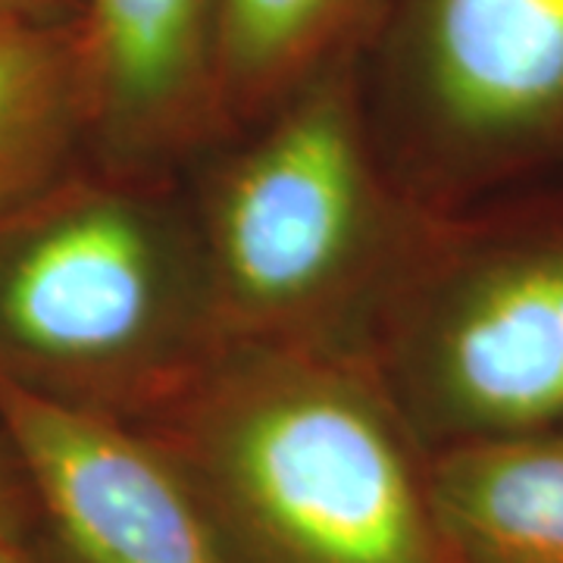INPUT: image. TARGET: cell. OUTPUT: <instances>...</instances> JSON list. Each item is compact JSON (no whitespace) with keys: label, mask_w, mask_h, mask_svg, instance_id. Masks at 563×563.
Instances as JSON below:
<instances>
[{"label":"cell","mask_w":563,"mask_h":563,"mask_svg":"<svg viewBox=\"0 0 563 563\" xmlns=\"http://www.w3.org/2000/svg\"><path fill=\"white\" fill-rule=\"evenodd\" d=\"M91 163L181 179L225 135L220 0H85Z\"/></svg>","instance_id":"cell-7"},{"label":"cell","mask_w":563,"mask_h":563,"mask_svg":"<svg viewBox=\"0 0 563 563\" xmlns=\"http://www.w3.org/2000/svg\"><path fill=\"white\" fill-rule=\"evenodd\" d=\"M85 0H0V16L44 25H76L81 20Z\"/></svg>","instance_id":"cell-12"},{"label":"cell","mask_w":563,"mask_h":563,"mask_svg":"<svg viewBox=\"0 0 563 563\" xmlns=\"http://www.w3.org/2000/svg\"><path fill=\"white\" fill-rule=\"evenodd\" d=\"M139 429L232 563H454L426 448L361 357L229 342Z\"/></svg>","instance_id":"cell-1"},{"label":"cell","mask_w":563,"mask_h":563,"mask_svg":"<svg viewBox=\"0 0 563 563\" xmlns=\"http://www.w3.org/2000/svg\"><path fill=\"white\" fill-rule=\"evenodd\" d=\"M426 492L454 563H563V422L426 451Z\"/></svg>","instance_id":"cell-8"},{"label":"cell","mask_w":563,"mask_h":563,"mask_svg":"<svg viewBox=\"0 0 563 563\" xmlns=\"http://www.w3.org/2000/svg\"><path fill=\"white\" fill-rule=\"evenodd\" d=\"M181 181L225 342L361 357L422 222L379 157L361 60L217 141Z\"/></svg>","instance_id":"cell-3"},{"label":"cell","mask_w":563,"mask_h":563,"mask_svg":"<svg viewBox=\"0 0 563 563\" xmlns=\"http://www.w3.org/2000/svg\"><path fill=\"white\" fill-rule=\"evenodd\" d=\"M0 563H29V551H25V544L3 542V539H0Z\"/></svg>","instance_id":"cell-13"},{"label":"cell","mask_w":563,"mask_h":563,"mask_svg":"<svg viewBox=\"0 0 563 563\" xmlns=\"http://www.w3.org/2000/svg\"><path fill=\"white\" fill-rule=\"evenodd\" d=\"M361 361L426 451L563 422V191L422 213Z\"/></svg>","instance_id":"cell-4"},{"label":"cell","mask_w":563,"mask_h":563,"mask_svg":"<svg viewBox=\"0 0 563 563\" xmlns=\"http://www.w3.org/2000/svg\"><path fill=\"white\" fill-rule=\"evenodd\" d=\"M29 514H32V498L22 479V470L10 442L0 429V539L3 542L25 544V526H29Z\"/></svg>","instance_id":"cell-11"},{"label":"cell","mask_w":563,"mask_h":563,"mask_svg":"<svg viewBox=\"0 0 563 563\" xmlns=\"http://www.w3.org/2000/svg\"><path fill=\"white\" fill-rule=\"evenodd\" d=\"M225 344L181 179L88 161L0 220V376L141 426Z\"/></svg>","instance_id":"cell-2"},{"label":"cell","mask_w":563,"mask_h":563,"mask_svg":"<svg viewBox=\"0 0 563 563\" xmlns=\"http://www.w3.org/2000/svg\"><path fill=\"white\" fill-rule=\"evenodd\" d=\"M88 161L79 29L0 16V220Z\"/></svg>","instance_id":"cell-9"},{"label":"cell","mask_w":563,"mask_h":563,"mask_svg":"<svg viewBox=\"0 0 563 563\" xmlns=\"http://www.w3.org/2000/svg\"><path fill=\"white\" fill-rule=\"evenodd\" d=\"M385 7L388 0H220L225 135L263 120L329 69L361 60Z\"/></svg>","instance_id":"cell-10"},{"label":"cell","mask_w":563,"mask_h":563,"mask_svg":"<svg viewBox=\"0 0 563 563\" xmlns=\"http://www.w3.org/2000/svg\"><path fill=\"white\" fill-rule=\"evenodd\" d=\"M361 88L422 213L563 191V0H388Z\"/></svg>","instance_id":"cell-5"},{"label":"cell","mask_w":563,"mask_h":563,"mask_svg":"<svg viewBox=\"0 0 563 563\" xmlns=\"http://www.w3.org/2000/svg\"><path fill=\"white\" fill-rule=\"evenodd\" d=\"M0 429L54 563H232L191 485L139 426L0 376Z\"/></svg>","instance_id":"cell-6"}]
</instances>
